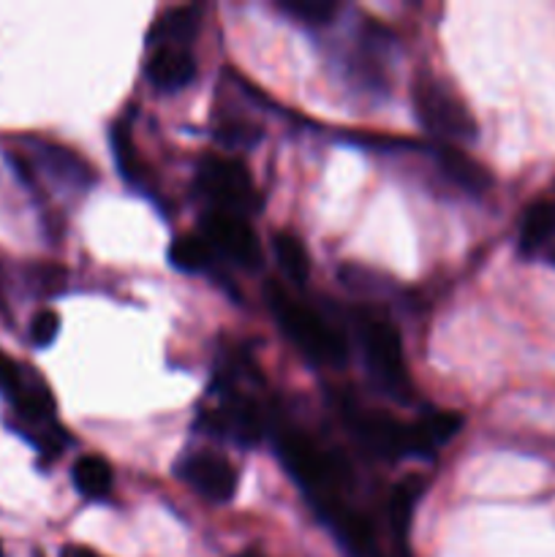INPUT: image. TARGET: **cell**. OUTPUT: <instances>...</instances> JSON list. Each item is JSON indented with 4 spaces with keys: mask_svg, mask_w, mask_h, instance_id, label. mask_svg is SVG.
<instances>
[{
    "mask_svg": "<svg viewBox=\"0 0 555 557\" xmlns=\"http://www.w3.org/2000/svg\"><path fill=\"white\" fill-rule=\"evenodd\" d=\"M177 476L212 504H226L237 490V471L232 468V462L207 449L185 455L177 466Z\"/></svg>",
    "mask_w": 555,
    "mask_h": 557,
    "instance_id": "cell-7",
    "label": "cell"
},
{
    "mask_svg": "<svg viewBox=\"0 0 555 557\" xmlns=\"http://www.w3.org/2000/svg\"><path fill=\"white\" fill-rule=\"evenodd\" d=\"M555 239V205L550 201H536L528 207L520 223V253L522 256H536L544 248H550Z\"/></svg>",
    "mask_w": 555,
    "mask_h": 557,
    "instance_id": "cell-14",
    "label": "cell"
},
{
    "mask_svg": "<svg viewBox=\"0 0 555 557\" xmlns=\"http://www.w3.org/2000/svg\"><path fill=\"white\" fill-rule=\"evenodd\" d=\"M424 493V479L422 476H408L397 484L390 493V506H386V517H390L392 533L397 542H406L408 528H411L414 509H417L419 498Z\"/></svg>",
    "mask_w": 555,
    "mask_h": 557,
    "instance_id": "cell-15",
    "label": "cell"
},
{
    "mask_svg": "<svg viewBox=\"0 0 555 557\" xmlns=\"http://www.w3.org/2000/svg\"><path fill=\"white\" fill-rule=\"evenodd\" d=\"M215 136L223 147H234V150H239V147H254L256 141L261 139V131L256 128V125L243 123V120H229V123L218 125Z\"/></svg>",
    "mask_w": 555,
    "mask_h": 557,
    "instance_id": "cell-23",
    "label": "cell"
},
{
    "mask_svg": "<svg viewBox=\"0 0 555 557\" xmlns=\"http://www.w3.org/2000/svg\"><path fill=\"white\" fill-rule=\"evenodd\" d=\"M196 185L212 201V210L250 215L261 205L259 190L243 161L229 156H205L196 169Z\"/></svg>",
    "mask_w": 555,
    "mask_h": 557,
    "instance_id": "cell-3",
    "label": "cell"
},
{
    "mask_svg": "<svg viewBox=\"0 0 555 557\" xmlns=\"http://www.w3.org/2000/svg\"><path fill=\"white\" fill-rule=\"evenodd\" d=\"M201 11L196 5H177L158 16L150 30L152 47H185L199 33Z\"/></svg>",
    "mask_w": 555,
    "mask_h": 557,
    "instance_id": "cell-13",
    "label": "cell"
},
{
    "mask_svg": "<svg viewBox=\"0 0 555 557\" xmlns=\"http://www.w3.org/2000/svg\"><path fill=\"white\" fill-rule=\"evenodd\" d=\"M272 250H275L283 275L297 283V286H303L310 275V256L303 239L292 232H275L272 234Z\"/></svg>",
    "mask_w": 555,
    "mask_h": 557,
    "instance_id": "cell-17",
    "label": "cell"
},
{
    "mask_svg": "<svg viewBox=\"0 0 555 557\" xmlns=\"http://www.w3.org/2000/svg\"><path fill=\"white\" fill-rule=\"evenodd\" d=\"M36 384V375L30 373V368H22L16 359H11L9 354L0 351V395L11 403V406H20L25 400V395L30 392V386Z\"/></svg>",
    "mask_w": 555,
    "mask_h": 557,
    "instance_id": "cell-20",
    "label": "cell"
},
{
    "mask_svg": "<svg viewBox=\"0 0 555 557\" xmlns=\"http://www.w3.org/2000/svg\"><path fill=\"white\" fill-rule=\"evenodd\" d=\"M226 395V403L221 408L201 413L199 428L239 446H254L264 435V417H261L259 406L243 395H232V392Z\"/></svg>",
    "mask_w": 555,
    "mask_h": 557,
    "instance_id": "cell-8",
    "label": "cell"
},
{
    "mask_svg": "<svg viewBox=\"0 0 555 557\" xmlns=\"http://www.w3.org/2000/svg\"><path fill=\"white\" fill-rule=\"evenodd\" d=\"M60 332V315L54 310H38L30 321V343L36 348L52 346Z\"/></svg>",
    "mask_w": 555,
    "mask_h": 557,
    "instance_id": "cell-24",
    "label": "cell"
},
{
    "mask_svg": "<svg viewBox=\"0 0 555 557\" xmlns=\"http://www.w3.org/2000/svg\"><path fill=\"white\" fill-rule=\"evenodd\" d=\"M38 161L52 172L54 180L71 185V188H87V185L96 183V172H92L90 163L85 158H79L76 152L65 150V147L47 145V141H36Z\"/></svg>",
    "mask_w": 555,
    "mask_h": 557,
    "instance_id": "cell-11",
    "label": "cell"
},
{
    "mask_svg": "<svg viewBox=\"0 0 555 557\" xmlns=\"http://www.w3.org/2000/svg\"><path fill=\"white\" fill-rule=\"evenodd\" d=\"M321 517L335 531V536L341 539L348 553L357 557H375L373 528H370V522L362 515L346 509L343 504H335L321 511Z\"/></svg>",
    "mask_w": 555,
    "mask_h": 557,
    "instance_id": "cell-10",
    "label": "cell"
},
{
    "mask_svg": "<svg viewBox=\"0 0 555 557\" xmlns=\"http://www.w3.org/2000/svg\"><path fill=\"white\" fill-rule=\"evenodd\" d=\"M112 147H114V161H118L120 172L128 183H139L141 180V163L134 152V141L125 125H114L112 131Z\"/></svg>",
    "mask_w": 555,
    "mask_h": 557,
    "instance_id": "cell-21",
    "label": "cell"
},
{
    "mask_svg": "<svg viewBox=\"0 0 555 557\" xmlns=\"http://www.w3.org/2000/svg\"><path fill=\"white\" fill-rule=\"evenodd\" d=\"M71 479H74L76 493L85 495L90 500L107 498L112 490V468L101 455H85L74 462L71 468Z\"/></svg>",
    "mask_w": 555,
    "mask_h": 557,
    "instance_id": "cell-16",
    "label": "cell"
},
{
    "mask_svg": "<svg viewBox=\"0 0 555 557\" xmlns=\"http://www.w3.org/2000/svg\"><path fill=\"white\" fill-rule=\"evenodd\" d=\"M414 112H417L419 123L435 136H446V139L455 141L477 136V123H473L466 103L457 98L452 87L433 79V76H422L414 85Z\"/></svg>",
    "mask_w": 555,
    "mask_h": 557,
    "instance_id": "cell-5",
    "label": "cell"
},
{
    "mask_svg": "<svg viewBox=\"0 0 555 557\" xmlns=\"http://www.w3.org/2000/svg\"><path fill=\"white\" fill-rule=\"evenodd\" d=\"M422 430L428 433V438L433 441V446L439 449L441 444H446L449 438H455L457 430L462 428V417L455 411H433L424 419H419Z\"/></svg>",
    "mask_w": 555,
    "mask_h": 557,
    "instance_id": "cell-22",
    "label": "cell"
},
{
    "mask_svg": "<svg viewBox=\"0 0 555 557\" xmlns=\"http://www.w3.org/2000/svg\"><path fill=\"white\" fill-rule=\"evenodd\" d=\"M237 557H261V555H256V553H245V555H237Z\"/></svg>",
    "mask_w": 555,
    "mask_h": 557,
    "instance_id": "cell-27",
    "label": "cell"
},
{
    "mask_svg": "<svg viewBox=\"0 0 555 557\" xmlns=\"http://www.w3.org/2000/svg\"><path fill=\"white\" fill-rule=\"evenodd\" d=\"M60 557H101V555H96L92 549H87V547H65Z\"/></svg>",
    "mask_w": 555,
    "mask_h": 557,
    "instance_id": "cell-25",
    "label": "cell"
},
{
    "mask_svg": "<svg viewBox=\"0 0 555 557\" xmlns=\"http://www.w3.org/2000/svg\"><path fill=\"white\" fill-rule=\"evenodd\" d=\"M439 166L452 183L460 185L468 194H484V190L493 185V177H490L488 169L479 161H473L471 156H466V152L455 145L439 147Z\"/></svg>",
    "mask_w": 555,
    "mask_h": 557,
    "instance_id": "cell-12",
    "label": "cell"
},
{
    "mask_svg": "<svg viewBox=\"0 0 555 557\" xmlns=\"http://www.w3.org/2000/svg\"><path fill=\"white\" fill-rule=\"evenodd\" d=\"M145 74L161 90H183L196 76V60L185 47H156L147 58Z\"/></svg>",
    "mask_w": 555,
    "mask_h": 557,
    "instance_id": "cell-9",
    "label": "cell"
},
{
    "mask_svg": "<svg viewBox=\"0 0 555 557\" xmlns=\"http://www.w3.org/2000/svg\"><path fill=\"white\" fill-rule=\"evenodd\" d=\"M275 9L308 27H324L335 20L341 5L332 0H275Z\"/></svg>",
    "mask_w": 555,
    "mask_h": 557,
    "instance_id": "cell-19",
    "label": "cell"
},
{
    "mask_svg": "<svg viewBox=\"0 0 555 557\" xmlns=\"http://www.w3.org/2000/svg\"><path fill=\"white\" fill-rule=\"evenodd\" d=\"M550 261L555 264V239H553V245H550Z\"/></svg>",
    "mask_w": 555,
    "mask_h": 557,
    "instance_id": "cell-26",
    "label": "cell"
},
{
    "mask_svg": "<svg viewBox=\"0 0 555 557\" xmlns=\"http://www.w3.org/2000/svg\"><path fill=\"white\" fill-rule=\"evenodd\" d=\"M278 457L288 476L310 495L313 504H319L321 511L341 504L337 490H341V482H346V468L335 457L326 455L316 441H310L299 430H283L278 435Z\"/></svg>",
    "mask_w": 555,
    "mask_h": 557,
    "instance_id": "cell-2",
    "label": "cell"
},
{
    "mask_svg": "<svg viewBox=\"0 0 555 557\" xmlns=\"http://www.w3.org/2000/svg\"><path fill=\"white\" fill-rule=\"evenodd\" d=\"M0 557H3V549H0Z\"/></svg>",
    "mask_w": 555,
    "mask_h": 557,
    "instance_id": "cell-28",
    "label": "cell"
},
{
    "mask_svg": "<svg viewBox=\"0 0 555 557\" xmlns=\"http://www.w3.org/2000/svg\"><path fill=\"white\" fill-rule=\"evenodd\" d=\"M169 261L183 272H205L212 261V250L201 237L180 234L169 248Z\"/></svg>",
    "mask_w": 555,
    "mask_h": 557,
    "instance_id": "cell-18",
    "label": "cell"
},
{
    "mask_svg": "<svg viewBox=\"0 0 555 557\" xmlns=\"http://www.w3.org/2000/svg\"><path fill=\"white\" fill-rule=\"evenodd\" d=\"M267 305H270L272 315L281 324L283 335L316 364H326V368H341L348 357L346 341L335 326L326 324L324 315L316 313L310 305L299 302L292 294L278 283L267 286Z\"/></svg>",
    "mask_w": 555,
    "mask_h": 557,
    "instance_id": "cell-1",
    "label": "cell"
},
{
    "mask_svg": "<svg viewBox=\"0 0 555 557\" xmlns=\"http://www.w3.org/2000/svg\"><path fill=\"white\" fill-rule=\"evenodd\" d=\"M201 239L210 245V250H218V253L226 256V259L234 261L237 267H245V270L259 267V237H256L248 218L232 215V212L221 210L205 212V215H201Z\"/></svg>",
    "mask_w": 555,
    "mask_h": 557,
    "instance_id": "cell-6",
    "label": "cell"
},
{
    "mask_svg": "<svg viewBox=\"0 0 555 557\" xmlns=\"http://www.w3.org/2000/svg\"><path fill=\"white\" fill-rule=\"evenodd\" d=\"M354 326H357V341L362 346L365 362H368L373 379L390 395H403L408 389V370L400 332L390 321L373 313H357Z\"/></svg>",
    "mask_w": 555,
    "mask_h": 557,
    "instance_id": "cell-4",
    "label": "cell"
}]
</instances>
